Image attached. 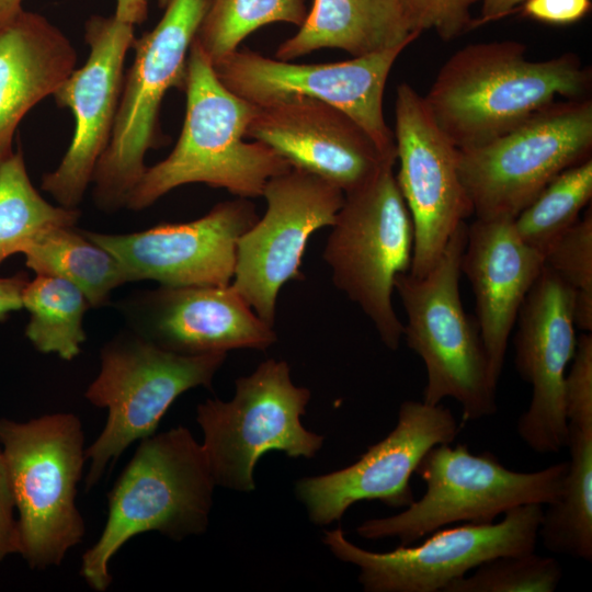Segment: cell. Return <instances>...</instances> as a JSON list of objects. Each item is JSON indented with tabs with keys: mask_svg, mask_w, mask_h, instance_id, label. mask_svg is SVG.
<instances>
[{
	"mask_svg": "<svg viewBox=\"0 0 592 592\" xmlns=\"http://www.w3.org/2000/svg\"><path fill=\"white\" fill-rule=\"evenodd\" d=\"M592 102H553L477 147L458 149L462 182L479 219L511 218L561 171L590 157Z\"/></svg>",
	"mask_w": 592,
	"mask_h": 592,
	"instance_id": "obj_10",
	"label": "cell"
},
{
	"mask_svg": "<svg viewBox=\"0 0 592 592\" xmlns=\"http://www.w3.org/2000/svg\"><path fill=\"white\" fill-rule=\"evenodd\" d=\"M459 430L451 410L441 403L403 401L386 437L345 468L298 480L296 494L318 525L341 520L360 501L407 508L414 501L410 477L423 456L436 445L454 442Z\"/></svg>",
	"mask_w": 592,
	"mask_h": 592,
	"instance_id": "obj_16",
	"label": "cell"
},
{
	"mask_svg": "<svg viewBox=\"0 0 592 592\" xmlns=\"http://www.w3.org/2000/svg\"><path fill=\"white\" fill-rule=\"evenodd\" d=\"M307 12L306 0H209L194 41L215 65L259 27L280 22L299 27Z\"/></svg>",
	"mask_w": 592,
	"mask_h": 592,
	"instance_id": "obj_30",
	"label": "cell"
},
{
	"mask_svg": "<svg viewBox=\"0 0 592 592\" xmlns=\"http://www.w3.org/2000/svg\"><path fill=\"white\" fill-rule=\"evenodd\" d=\"M20 553L16 508L5 460L0 448V561Z\"/></svg>",
	"mask_w": 592,
	"mask_h": 592,
	"instance_id": "obj_35",
	"label": "cell"
},
{
	"mask_svg": "<svg viewBox=\"0 0 592 592\" xmlns=\"http://www.w3.org/2000/svg\"><path fill=\"white\" fill-rule=\"evenodd\" d=\"M568 462L531 473L506 468L491 453L473 454L465 444L432 447L415 474L424 494L402 512L369 519L356 527L366 539L396 537L403 546L457 522L492 523L513 508L547 505L561 493Z\"/></svg>",
	"mask_w": 592,
	"mask_h": 592,
	"instance_id": "obj_6",
	"label": "cell"
},
{
	"mask_svg": "<svg viewBox=\"0 0 592 592\" xmlns=\"http://www.w3.org/2000/svg\"><path fill=\"white\" fill-rule=\"evenodd\" d=\"M0 448L15 501L19 555L31 569L59 566L86 535L76 504L87 463L80 419L69 412L24 422L2 418Z\"/></svg>",
	"mask_w": 592,
	"mask_h": 592,
	"instance_id": "obj_4",
	"label": "cell"
},
{
	"mask_svg": "<svg viewBox=\"0 0 592 592\" xmlns=\"http://www.w3.org/2000/svg\"><path fill=\"white\" fill-rule=\"evenodd\" d=\"M545 266V257L517 235L513 219H479L467 226L460 270L471 285L476 321L496 385L520 308Z\"/></svg>",
	"mask_w": 592,
	"mask_h": 592,
	"instance_id": "obj_22",
	"label": "cell"
},
{
	"mask_svg": "<svg viewBox=\"0 0 592 592\" xmlns=\"http://www.w3.org/2000/svg\"><path fill=\"white\" fill-rule=\"evenodd\" d=\"M406 47L329 64H292L237 49L213 67L229 91L254 105L301 95L340 109L367 132L385 155L397 160L383 100L389 72Z\"/></svg>",
	"mask_w": 592,
	"mask_h": 592,
	"instance_id": "obj_14",
	"label": "cell"
},
{
	"mask_svg": "<svg viewBox=\"0 0 592 592\" xmlns=\"http://www.w3.org/2000/svg\"><path fill=\"white\" fill-rule=\"evenodd\" d=\"M562 578L557 559L534 551L490 559L443 592H554Z\"/></svg>",
	"mask_w": 592,
	"mask_h": 592,
	"instance_id": "obj_31",
	"label": "cell"
},
{
	"mask_svg": "<svg viewBox=\"0 0 592 592\" xmlns=\"http://www.w3.org/2000/svg\"><path fill=\"white\" fill-rule=\"evenodd\" d=\"M543 510L540 504L516 506L500 522L440 528L420 545L386 553L354 545L341 527L326 531L323 543L338 559L360 569L366 592H443L490 559L534 551Z\"/></svg>",
	"mask_w": 592,
	"mask_h": 592,
	"instance_id": "obj_12",
	"label": "cell"
},
{
	"mask_svg": "<svg viewBox=\"0 0 592 592\" xmlns=\"http://www.w3.org/2000/svg\"><path fill=\"white\" fill-rule=\"evenodd\" d=\"M591 71L566 53L531 60L516 41L469 44L439 70L425 105L457 149L483 145L522 124L557 96L585 98Z\"/></svg>",
	"mask_w": 592,
	"mask_h": 592,
	"instance_id": "obj_1",
	"label": "cell"
},
{
	"mask_svg": "<svg viewBox=\"0 0 592 592\" xmlns=\"http://www.w3.org/2000/svg\"><path fill=\"white\" fill-rule=\"evenodd\" d=\"M410 30L435 31L452 41L475 26L470 10L479 0H398Z\"/></svg>",
	"mask_w": 592,
	"mask_h": 592,
	"instance_id": "obj_33",
	"label": "cell"
},
{
	"mask_svg": "<svg viewBox=\"0 0 592 592\" xmlns=\"http://www.w3.org/2000/svg\"><path fill=\"white\" fill-rule=\"evenodd\" d=\"M21 298L30 314L25 335L33 346L66 361L75 358L87 339L83 317L91 307L82 291L62 277L36 274Z\"/></svg>",
	"mask_w": 592,
	"mask_h": 592,
	"instance_id": "obj_27",
	"label": "cell"
},
{
	"mask_svg": "<svg viewBox=\"0 0 592 592\" xmlns=\"http://www.w3.org/2000/svg\"><path fill=\"white\" fill-rule=\"evenodd\" d=\"M23 254L26 266L35 274L71 282L82 291L91 307L104 306L116 287L128 283L116 258L75 226L42 232Z\"/></svg>",
	"mask_w": 592,
	"mask_h": 592,
	"instance_id": "obj_26",
	"label": "cell"
},
{
	"mask_svg": "<svg viewBox=\"0 0 592 592\" xmlns=\"http://www.w3.org/2000/svg\"><path fill=\"white\" fill-rule=\"evenodd\" d=\"M592 197V159L557 174L514 218L521 239L544 254L578 220Z\"/></svg>",
	"mask_w": 592,
	"mask_h": 592,
	"instance_id": "obj_29",
	"label": "cell"
},
{
	"mask_svg": "<svg viewBox=\"0 0 592 592\" xmlns=\"http://www.w3.org/2000/svg\"><path fill=\"white\" fill-rule=\"evenodd\" d=\"M323 250L332 281L374 325L382 342L399 348L403 323L392 306L398 274L410 270L414 232L394 167L344 194Z\"/></svg>",
	"mask_w": 592,
	"mask_h": 592,
	"instance_id": "obj_9",
	"label": "cell"
},
{
	"mask_svg": "<svg viewBox=\"0 0 592 592\" xmlns=\"http://www.w3.org/2000/svg\"><path fill=\"white\" fill-rule=\"evenodd\" d=\"M216 486L202 444L184 426L140 440L107 494V519L81 558L80 576L96 592L112 583L110 562L133 537L156 531L180 542L207 530Z\"/></svg>",
	"mask_w": 592,
	"mask_h": 592,
	"instance_id": "obj_3",
	"label": "cell"
},
{
	"mask_svg": "<svg viewBox=\"0 0 592 592\" xmlns=\"http://www.w3.org/2000/svg\"><path fill=\"white\" fill-rule=\"evenodd\" d=\"M467 225L460 224L434 266L422 277L396 276L395 291L407 316L403 335L424 363L423 400H456L463 419L476 421L497 411L496 385L476 319L467 316L459 293Z\"/></svg>",
	"mask_w": 592,
	"mask_h": 592,
	"instance_id": "obj_5",
	"label": "cell"
},
{
	"mask_svg": "<svg viewBox=\"0 0 592 592\" xmlns=\"http://www.w3.org/2000/svg\"><path fill=\"white\" fill-rule=\"evenodd\" d=\"M76 208L54 206L32 184L21 149L0 162V266L11 255L23 253L42 232L75 226Z\"/></svg>",
	"mask_w": 592,
	"mask_h": 592,
	"instance_id": "obj_28",
	"label": "cell"
},
{
	"mask_svg": "<svg viewBox=\"0 0 592 592\" xmlns=\"http://www.w3.org/2000/svg\"><path fill=\"white\" fill-rule=\"evenodd\" d=\"M394 136L396 179L414 232L409 274L422 277L473 215V206L460 179L458 149L434 122L423 95L407 82L396 91Z\"/></svg>",
	"mask_w": 592,
	"mask_h": 592,
	"instance_id": "obj_15",
	"label": "cell"
},
{
	"mask_svg": "<svg viewBox=\"0 0 592 592\" xmlns=\"http://www.w3.org/2000/svg\"><path fill=\"white\" fill-rule=\"evenodd\" d=\"M254 106L246 137L344 194L365 186L397 161L350 115L326 102L292 95Z\"/></svg>",
	"mask_w": 592,
	"mask_h": 592,
	"instance_id": "obj_20",
	"label": "cell"
},
{
	"mask_svg": "<svg viewBox=\"0 0 592 592\" xmlns=\"http://www.w3.org/2000/svg\"><path fill=\"white\" fill-rule=\"evenodd\" d=\"M184 92L186 111L179 139L167 158L147 167L127 196L133 210L149 207L173 189L204 183L251 198L265 184L293 167L260 141H246L254 104L229 91L193 39Z\"/></svg>",
	"mask_w": 592,
	"mask_h": 592,
	"instance_id": "obj_2",
	"label": "cell"
},
{
	"mask_svg": "<svg viewBox=\"0 0 592 592\" xmlns=\"http://www.w3.org/2000/svg\"><path fill=\"white\" fill-rule=\"evenodd\" d=\"M157 2H158V5L160 8L164 9L168 5V3L170 2V0H157Z\"/></svg>",
	"mask_w": 592,
	"mask_h": 592,
	"instance_id": "obj_41",
	"label": "cell"
},
{
	"mask_svg": "<svg viewBox=\"0 0 592 592\" xmlns=\"http://www.w3.org/2000/svg\"><path fill=\"white\" fill-rule=\"evenodd\" d=\"M590 0H525L523 15L550 24H569L590 10Z\"/></svg>",
	"mask_w": 592,
	"mask_h": 592,
	"instance_id": "obj_36",
	"label": "cell"
},
{
	"mask_svg": "<svg viewBox=\"0 0 592 592\" xmlns=\"http://www.w3.org/2000/svg\"><path fill=\"white\" fill-rule=\"evenodd\" d=\"M133 332L161 349L183 354L264 351L276 342L273 326L226 286H159L124 300Z\"/></svg>",
	"mask_w": 592,
	"mask_h": 592,
	"instance_id": "obj_21",
	"label": "cell"
},
{
	"mask_svg": "<svg viewBox=\"0 0 592 592\" xmlns=\"http://www.w3.org/2000/svg\"><path fill=\"white\" fill-rule=\"evenodd\" d=\"M570 371L563 383V402L568 424L592 426V334L577 338Z\"/></svg>",
	"mask_w": 592,
	"mask_h": 592,
	"instance_id": "obj_34",
	"label": "cell"
},
{
	"mask_svg": "<svg viewBox=\"0 0 592 592\" xmlns=\"http://www.w3.org/2000/svg\"><path fill=\"white\" fill-rule=\"evenodd\" d=\"M311 394L294 385L285 361L273 358L236 379L229 401L207 399L196 410L204 434L203 449L217 486L236 491H253V473L260 457L270 451L311 458L321 448L323 436L305 429Z\"/></svg>",
	"mask_w": 592,
	"mask_h": 592,
	"instance_id": "obj_11",
	"label": "cell"
},
{
	"mask_svg": "<svg viewBox=\"0 0 592 592\" xmlns=\"http://www.w3.org/2000/svg\"><path fill=\"white\" fill-rule=\"evenodd\" d=\"M525 0H481L480 18L475 21L476 24L497 21L523 4Z\"/></svg>",
	"mask_w": 592,
	"mask_h": 592,
	"instance_id": "obj_39",
	"label": "cell"
},
{
	"mask_svg": "<svg viewBox=\"0 0 592 592\" xmlns=\"http://www.w3.org/2000/svg\"><path fill=\"white\" fill-rule=\"evenodd\" d=\"M27 282V275L24 272L0 277V321H5L10 312L23 308L21 296Z\"/></svg>",
	"mask_w": 592,
	"mask_h": 592,
	"instance_id": "obj_37",
	"label": "cell"
},
{
	"mask_svg": "<svg viewBox=\"0 0 592 592\" xmlns=\"http://www.w3.org/2000/svg\"><path fill=\"white\" fill-rule=\"evenodd\" d=\"M258 219L255 206L238 197L189 223L160 224L132 234L82 231L116 258L128 282L226 286L234 277L238 241Z\"/></svg>",
	"mask_w": 592,
	"mask_h": 592,
	"instance_id": "obj_18",
	"label": "cell"
},
{
	"mask_svg": "<svg viewBox=\"0 0 592 592\" xmlns=\"http://www.w3.org/2000/svg\"><path fill=\"white\" fill-rule=\"evenodd\" d=\"M570 459L558 499L547 504L538 530L556 554L592 560V426L568 424Z\"/></svg>",
	"mask_w": 592,
	"mask_h": 592,
	"instance_id": "obj_25",
	"label": "cell"
},
{
	"mask_svg": "<svg viewBox=\"0 0 592 592\" xmlns=\"http://www.w3.org/2000/svg\"><path fill=\"white\" fill-rule=\"evenodd\" d=\"M419 35L398 0H314L298 32L277 47L275 57L289 61L320 48L360 57L408 46Z\"/></svg>",
	"mask_w": 592,
	"mask_h": 592,
	"instance_id": "obj_24",
	"label": "cell"
},
{
	"mask_svg": "<svg viewBox=\"0 0 592 592\" xmlns=\"http://www.w3.org/2000/svg\"><path fill=\"white\" fill-rule=\"evenodd\" d=\"M66 35L43 15L22 10L0 27V162L13 153V136L25 114L76 68Z\"/></svg>",
	"mask_w": 592,
	"mask_h": 592,
	"instance_id": "obj_23",
	"label": "cell"
},
{
	"mask_svg": "<svg viewBox=\"0 0 592 592\" xmlns=\"http://www.w3.org/2000/svg\"><path fill=\"white\" fill-rule=\"evenodd\" d=\"M573 303V289L545 265L515 321V367L532 387L530 406L516 430L539 454L558 453L567 446L563 383L577 344Z\"/></svg>",
	"mask_w": 592,
	"mask_h": 592,
	"instance_id": "obj_19",
	"label": "cell"
},
{
	"mask_svg": "<svg viewBox=\"0 0 592 592\" xmlns=\"http://www.w3.org/2000/svg\"><path fill=\"white\" fill-rule=\"evenodd\" d=\"M89 56L53 93L75 118L71 143L58 167L42 178V189L60 206L76 208L92 181L110 141L124 82V64L133 47L134 25L114 15H92L84 24Z\"/></svg>",
	"mask_w": 592,
	"mask_h": 592,
	"instance_id": "obj_17",
	"label": "cell"
},
{
	"mask_svg": "<svg viewBox=\"0 0 592 592\" xmlns=\"http://www.w3.org/2000/svg\"><path fill=\"white\" fill-rule=\"evenodd\" d=\"M545 265L574 292L576 328L592 331V210L568 229L545 253Z\"/></svg>",
	"mask_w": 592,
	"mask_h": 592,
	"instance_id": "obj_32",
	"label": "cell"
},
{
	"mask_svg": "<svg viewBox=\"0 0 592 592\" xmlns=\"http://www.w3.org/2000/svg\"><path fill=\"white\" fill-rule=\"evenodd\" d=\"M209 0H170L159 23L135 38L134 60L124 77L115 123L93 172L100 209L125 206L141 178L145 157L160 144L159 112L167 92H184L187 57Z\"/></svg>",
	"mask_w": 592,
	"mask_h": 592,
	"instance_id": "obj_7",
	"label": "cell"
},
{
	"mask_svg": "<svg viewBox=\"0 0 592 592\" xmlns=\"http://www.w3.org/2000/svg\"><path fill=\"white\" fill-rule=\"evenodd\" d=\"M150 0H116L114 16L124 23L141 24L148 15Z\"/></svg>",
	"mask_w": 592,
	"mask_h": 592,
	"instance_id": "obj_38",
	"label": "cell"
},
{
	"mask_svg": "<svg viewBox=\"0 0 592 592\" xmlns=\"http://www.w3.org/2000/svg\"><path fill=\"white\" fill-rule=\"evenodd\" d=\"M21 3L22 0H0V27L23 10Z\"/></svg>",
	"mask_w": 592,
	"mask_h": 592,
	"instance_id": "obj_40",
	"label": "cell"
},
{
	"mask_svg": "<svg viewBox=\"0 0 592 592\" xmlns=\"http://www.w3.org/2000/svg\"><path fill=\"white\" fill-rule=\"evenodd\" d=\"M262 196L266 210L238 241L231 285L273 326L281 288L301 280L308 239L333 225L344 193L312 173L292 168L270 179Z\"/></svg>",
	"mask_w": 592,
	"mask_h": 592,
	"instance_id": "obj_13",
	"label": "cell"
},
{
	"mask_svg": "<svg viewBox=\"0 0 592 592\" xmlns=\"http://www.w3.org/2000/svg\"><path fill=\"white\" fill-rule=\"evenodd\" d=\"M100 356V372L84 397L105 408L107 418L100 435L86 448L87 491L130 444L155 434L180 395L200 386L209 388L227 353L178 354L128 332L107 342Z\"/></svg>",
	"mask_w": 592,
	"mask_h": 592,
	"instance_id": "obj_8",
	"label": "cell"
}]
</instances>
